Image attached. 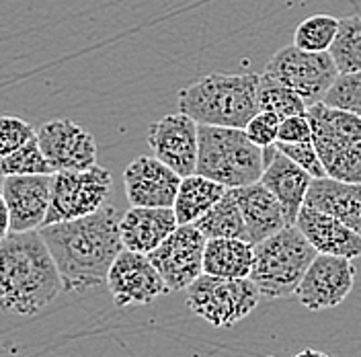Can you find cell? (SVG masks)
Instances as JSON below:
<instances>
[{
	"instance_id": "obj_1",
	"label": "cell",
	"mask_w": 361,
	"mask_h": 357,
	"mask_svg": "<svg viewBox=\"0 0 361 357\" xmlns=\"http://www.w3.org/2000/svg\"><path fill=\"white\" fill-rule=\"evenodd\" d=\"M121 216L117 207L103 205L89 216L39 228L62 275L64 291L80 294L107 286L113 261L126 248L119 230Z\"/></svg>"
},
{
	"instance_id": "obj_2",
	"label": "cell",
	"mask_w": 361,
	"mask_h": 357,
	"mask_svg": "<svg viewBox=\"0 0 361 357\" xmlns=\"http://www.w3.org/2000/svg\"><path fill=\"white\" fill-rule=\"evenodd\" d=\"M64 291L62 275L39 230L0 241V310L37 316Z\"/></svg>"
},
{
	"instance_id": "obj_3",
	"label": "cell",
	"mask_w": 361,
	"mask_h": 357,
	"mask_svg": "<svg viewBox=\"0 0 361 357\" xmlns=\"http://www.w3.org/2000/svg\"><path fill=\"white\" fill-rule=\"evenodd\" d=\"M259 85L257 74H226L212 72L189 87L180 89L179 111L187 113L197 123L240 128L261 111L259 109Z\"/></svg>"
},
{
	"instance_id": "obj_4",
	"label": "cell",
	"mask_w": 361,
	"mask_h": 357,
	"mask_svg": "<svg viewBox=\"0 0 361 357\" xmlns=\"http://www.w3.org/2000/svg\"><path fill=\"white\" fill-rule=\"evenodd\" d=\"M265 171V152L240 128H220L200 123L197 169L228 189L259 183Z\"/></svg>"
},
{
	"instance_id": "obj_5",
	"label": "cell",
	"mask_w": 361,
	"mask_h": 357,
	"mask_svg": "<svg viewBox=\"0 0 361 357\" xmlns=\"http://www.w3.org/2000/svg\"><path fill=\"white\" fill-rule=\"evenodd\" d=\"M316 255L304 232L292 224L255 245V261L248 277L263 296L273 300L288 298L295 294Z\"/></svg>"
},
{
	"instance_id": "obj_6",
	"label": "cell",
	"mask_w": 361,
	"mask_h": 357,
	"mask_svg": "<svg viewBox=\"0 0 361 357\" xmlns=\"http://www.w3.org/2000/svg\"><path fill=\"white\" fill-rule=\"evenodd\" d=\"M308 119L326 177L361 183V117L320 101L308 107Z\"/></svg>"
},
{
	"instance_id": "obj_7",
	"label": "cell",
	"mask_w": 361,
	"mask_h": 357,
	"mask_svg": "<svg viewBox=\"0 0 361 357\" xmlns=\"http://www.w3.org/2000/svg\"><path fill=\"white\" fill-rule=\"evenodd\" d=\"M189 310L216 329H226L247 318L259 306L261 290L250 277H218L202 273L187 288Z\"/></svg>"
},
{
	"instance_id": "obj_8",
	"label": "cell",
	"mask_w": 361,
	"mask_h": 357,
	"mask_svg": "<svg viewBox=\"0 0 361 357\" xmlns=\"http://www.w3.org/2000/svg\"><path fill=\"white\" fill-rule=\"evenodd\" d=\"M111 173L99 164L82 171H58L51 178V201L45 224L76 220L99 212L111 195Z\"/></svg>"
},
{
	"instance_id": "obj_9",
	"label": "cell",
	"mask_w": 361,
	"mask_h": 357,
	"mask_svg": "<svg viewBox=\"0 0 361 357\" xmlns=\"http://www.w3.org/2000/svg\"><path fill=\"white\" fill-rule=\"evenodd\" d=\"M265 74L295 90L310 107L324 99L337 80L338 68L329 52H306L288 45L271 56Z\"/></svg>"
},
{
	"instance_id": "obj_10",
	"label": "cell",
	"mask_w": 361,
	"mask_h": 357,
	"mask_svg": "<svg viewBox=\"0 0 361 357\" xmlns=\"http://www.w3.org/2000/svg\"><path fill=\"white\" fill-rule=\"evenodd\" d=\"M207 236L195 224H179L160 245L148 253L171 291L187 290L203 273Z\"/></svg>"
},
{
	"instance_id": "obj_11",
	"label": "cell",
	"mask_w": 361,
	"mask_h": 357,
	"mask_svg": "<svg viewBox=\"0 0 361 357\" xmlns=\"http://www.w3.org/2000/svg\"><path fill=\"white\" fill-rule=\"evenodd\" d=\"M107 288L117 308L144 306L164 294H171L150 257L128 248H123L113 261L107 275Z\"/></svg>"
},
{
	"instance_id": "obj_12",
	"label": "cell",
	"mask_w": 361,
	"mask_h": 357,
	"mask_svg": "<svg viewBox=\"0 0 361 357\" xmlns=\"http://www.w3.org/2000/svg\"><path fill=\"white\" fill-rule=\"evenodd\" d=\"M353 282L355 267L351 259L318 253L306 275L302 277L295 296L304 308L318 313L338 306L351 294Z\"/></svg>"
},
{
	"instance_id": "obj_13",
	"label": "cell",
	"mask_w": 361,
	"mask_h": 357,
	"mask_svg": "<svg viewBox=\"0 0 361 357\" xmlns=\"http://www.w3.org/2000/svg\"><path fill=\"white\" fill-rule=\"evenodd\" d=\"M148 146L180 177L193 175L200 157V123L183 111L164 115L148 126Z\"/></svg>"
},
{
	"instance_id": "obj_14",
	"label": "cell",
	"mask_w": 361,
	"mask_h": 357,
	"mask_svg": "<svg viewBox=\"0 0 361 357\" xmlns=\"http://www.w3.org/2000/svg\"><path fill=\"white\" fill-rule=\"evenodd\" d=\"M37 142L54 171H82L97 164L94 135L72 119H51L37 130Z\"/></svg>"
},
{
	"instance_id": "obj_15",
	"label": "cell",
	"mask_w": 361,
	"mask_h": 357,
	"mask_svg": "<svg viewBox=\"0 0 361 357\" xmlns=\"http://www.w3.org/2000/svg\"><path fill=\"white\" fill-rule=\"evenodd\" d=\"M180 177L160 158L137 157L123 171V187L132 205L173 207L180 187Z\"/></svg>"
},
{
	"instance_id": "obj_16",
	"label": "cell",
	"mask_w": 361,
	"mask_h": 357,
	"mask_svg": "<svg viewBox=\"0 0 361 357\" xmlns=\"http://www.w3.org/2000/svg\"><path fill=\"white\" fill-rule=\"evenodd\" d=\"M54 175H11L2 178V195L11 214L13 232L39 230L51 201Z\"/></svg>"
},
{
	"instance_id": "obj_17",
	"label": "cell",
	"mask_w": 361,
	"mask_h": 357,
	"mask_svg": "<svg viewBox=\"0 0 361 357\" xmlns=\"http://www.w3.org/2000/svg\"><path fill=\"white\" fill-rule=\"evenodd\" d=\"M263 152H265V171L261 183L281 203L288 222L295 224L300 210L306 203V195L314 177L308 171H304L300 164H295L292 158L286 157L275 144L263 148Z\"/></svg>"
},
{
	"instance_id": "obj_18",
	"label": "cell",
	"mask_w": 361,
	"mask_h": 357,
	"mask_svg": "<svg viewBox=\"0 0 361 357\" xmlns=\"http://www.w3.org/2000/svg\"><path fill=\"white\" fill-rule=\"evenodd\" d=\"M295 226L304 232V236L314 246L316 253L347 257L351 261L361 257L360 234L331 214L304 205L298 214Z\"/></svg>"
},
{
	"instance_id": "obj_19",
	"label": "cell",
	"mask_w": 361,
	"mask_h": 357,
	"mask_svg": "<svg viewBox=\"0 0 361 357\" xmlns=\"http://www.w3.org/2000/svg\"><path fill=\"white\" fill-rule=\"evenodd\" d=\"M179 226L173 207H144L132 205L119 222L121 241L128 250L134 253H152L169 234Z\"/></svg>"
},
{
	"instance_id": "obj_20",
	"label": "cell",
	"mask_w": 361,
	"mask_h": 357,
	"mask_svg": "<svg viewBox=\"0 0 361 357\" xmlns=\"http://www.w3.org/2000/svg\"><path fill=\"white\" fill-rule=\"evenodd\" d=\"M234 193L247 224L248 243L259 245L261 241L269 238L275 232L283 230L286 226H292L288 222L281 203L261 181L247 187H238L234 189Z\"/></svg>"
},
{
	"instance_id": "obj_21",
	"label": "cell",
	"mask_w": 361,
	"mask_h": 357,
	"mask_svg": "<svg viewBox=\"0 0 361 357\" xmlns=\"http://www.w3.org/2000/svg\"><path fill=\"white\" fill-rule=\"evenodd\" d=\"M304 205L335 216L361 236V183H345L331 177L312 178Z\"/></svg>"
},
{
	"instance_id": "obj_22",
	"label": "cell",
	"mask_w": 361,
	"mask_h": 357,
	"mask_svg": "<svg viewBox=\"0 0 361 357\" xmlns=\"http://www.w3.org/2000/svg\"><path fill=\"white\" fill-rule=\"evenodd\" d=\"M255 261V245L247 238H207L203 273L218 277H248Z\"/></svg>"
},
{
	"instance_id": "obj_23",
	"label": "cell",
	"mask_w": 361,
	"mask_h": 357,
	"mask_svg": "<svg viewBox=\"0 0 361 357\" xmlns=\"http://www.w3.org/2000/svg\"><path fill=\"white\" fill-rule=\"evenodd\" d=\"M226 191H228V187L203 177L200 173L183 177L177 200L173 203V210H175L179 224L197 222L207 210H212L224 198Z\"/></svg>"
},
{
	"instance_id": "obj_24",
	"label": "cell",
	"mask_w": 361,
	"mask_h": 357,
	"mask_svg": "<svg viewBox=\"0 0 361 357\" xmlns=\"http://www.w3.org/2000/svg\"><path fill=\"white\" fill-rule=\"evenodd\" d=\"M195 226L207 238H247V224L234 189H228L224 198L207 210Z\"/></svg>"
},
{
	"instance_id": "obj_25",
	"label": "cell",
	"mask_w": 361,
	"mask_h": 357,
	"mask_svg": "<svg viewBox=\"0 0 361 357\" xmlns=\"http://www.w3.org/2000/svg\"><path fill=\"white\" fill-rule=\"evenodd\" d=\"M329 54L333 56L338 68V74L343 72H360L361 70V17L351 15L345 19H338V31L335 42L331 45Z\"/></svg>"
},
{
	"instance_id": "obj_26",
	"label": "cell",
	"mask_w": 361,
	"mask_h": 357,
	"mask_svg": "<svg viewBox=\"0 0 361 357\" xmlns=\"http://www.w3.org/2000/svg\"><path fill=\"white\" fill-rule=\"evenodd\" d=\"M259 109L273 113L279 119H286L292 115L308 113V105L295 90L281 85L279 80L271 78L267 74H263L261 85H259Z\"/></svg>"
},
{
	"instance_id": "obj_27",
	"label": "cell",
	"mask_w": 361,
	"mask_h": 357,
	"mask_svg": "<svg viewBox=\"0 0 361 357\" xmlns=\"http://www.w3.org/2000/svg\"><path fill=\"white\" fill-rule=\"evenodd\" d=\"M54 167L45 158L44 150L37 142V135L21 146L19 150L0 157V175L11 177V175H54Z\"/></svg>"
},
{
	"instance_id": "obj_28",
	"label": "cell",
	"mask_w": 361,
	"mask_h": 357,
	"mask_svg": "<svg viewBox=\"0 0 361 357\" xmlns=\"http://www.w3.org/2000/svg\"><path fill=\"white\" fill-rule=\"evenodd\" d=\"M338 31V19L314 15L300 23L293 31V45L306 52H329Z\"/></svg>"
},
{
	"instance_id": "obj_29",
	"label": "cell",
	"mask_w": 361,
	"mask_h": 357,
	"mask_svg": "<svg viewBox=\"0 0 361 357\" xmlns=\"http://www.w3.org/2000/svg\"><path fill=\"white\" fill-rule=\"evenodd\" d=\"M322 103L361 117V70L345 72V74L341 72L333 87L324 95Z\"/></svg>"
},
{
	"instance_id": "obj_30",
	"label": "cell",
	"mask_w": 361,
	"mask_h": 357,
	"mask_svg": "<svg viewBox=\"0 0 361 357\" xmlns=\"http://www.w3.org/2000/svg\"><path fill=\"white\" fill-rule=\"evenodd\" d=\"M37 135L33 126L15 115H0V157L19 150Z\"/></svg>"
},
{
	"instance_id": "obj_31",
	"label": "cell",
	"mask_w": 361,
	"mask_h": 357,
	"mask_svg": "<svg viewBox=\"0 0 361 357\" xmlns=\"http://www.w3.org/2000/svg\"><path fill=\"white\" fill-rule=\"evenodd\" d=\"M275 146L295 162L300 164L304 171H308L314 178L326 177V171H324V164L318 157V150H316L314 142L308 140V142H295V144H283V142H275Z\"/></svg>"
},
{
	"instance_id": "obj_32",
	"label": "cell",
	"mask_w": 361,
	"mask_h": 357,
	"mask_svg": "<svg viewBox=\"0 0 361 357\" xmlns=\"http://www.w3.org/2000/svg\"><path fill=\"white\" fill-rule=\"evenodd\" d=\"M279 123L281 119L277 115H273L269 111H259L250 121L247 123L245 132L247 135L261 148H267L273 146L277 142V135H279Z\"/></svg>"
},
{
	"instance_id": "obj_33",
	"label": "cell",
	"mask_w": 361,
	"mask_h": 357,
	"mask_svg": "<svg viewBox=\"0 0 361 357\" xmlns=\"http://www.w3.org/2000/svg\"><path fill=\"white\" fill-rule=\"evenodd\" d=\"M308 140H312V123L308 119V113L281 119L277 142L295 144V142H308Z\"/></svg>"
},
{
	"instance_id": "obj_34",
	"label": "cell",
	"mask_w": 361,
	"mask_h": 357,
	"mask_svg": "<svg viewBox=\"0 0 361 357\" xmlns=\"http://www.w3.org/2000/svg\"><path fill=\"white\" fill-rule=\"evenodd\" d=\"M11 214H8V205L4 201V195L0 191V241H4L11 234Z\"/></svg>"
},
{
	"instance_id": "obj_35",
	"label": "cell",
	"mask_w": 361,
	"mask_h": 357,
	"mask_svg": "<svg viewBox=\"0 0 361 357\" xmlns=\"http://www.w3.org/2000/svg\"><path fill=\"white\" fill-rule=\"evenodd\" d=\"M293 357H331V356H326L324 351H318V349H302L298 356H293Z\"/></svg>"
}]
</instances>
